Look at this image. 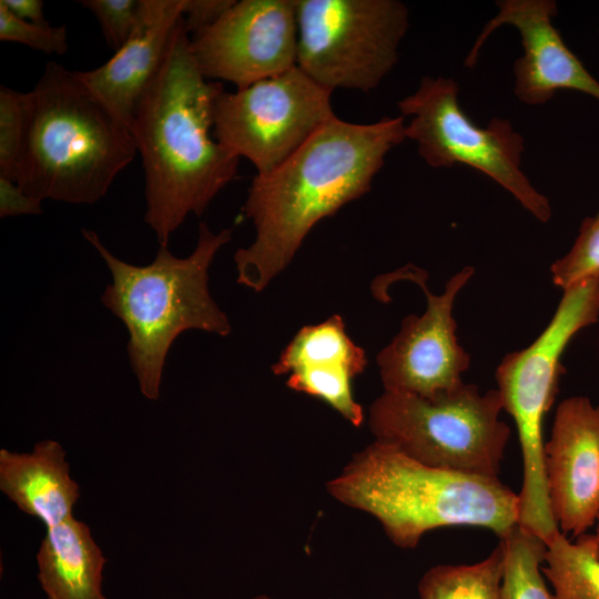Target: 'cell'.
<instances>
[{"instance_id": "cell-8", "label": "cell", "mask_w": 599, "mask_h": 599, "mask_svg": "<svg viewBox=\"0 0 599 599\" xmlns=\"http://www.w3.org/2000/svg\"><path fill=\"white\" fill-rule=\"evenodd\" d=\"M454 79L424 77L415 92L397 102L405 136L417 144L420 158L432 167L470 166L508 191L535 219L546 223L551 206L521 170L522 135L507 119L476 125L458 101Z\"/></svg>"}, {"instance_id": "cell-17", "label": "cell", "mask_w": 599, "mask_h": 599, "mask_svg": "<svg viewBox=\"0 0 599 599\" xmlns=\"http://www.w3.org/2000/svg\"><path fill=\"white\" fill-rule=\"evenodd\" d=\"M0 490L23 512L47 528L72 517L80 489L70 476L62 446L52 439L30 453L0 449Z\"/></svg>"}, {"instance_id": "cell-7", "label": "cell", "mask_w": 599, "mask_h": 599, "mask_svg": "<svg viewBox=\"0 0 599 599\" xmlns=\"http://www.w3.org/2000/svg\"><path fill=\"white\" fill-rule=\"evenodd\" d=\"M501 410L497 389L481 393L473 384L434 398L385 390L370 405L369 428L376 440L425 465L498 477L510 437Z\"/></svg>"}, {"instance_id": "cell-23", "label": "cell", "mask_w": 599, "mask_h": 599, "mask_svg": "<svg viewBox=\"0 0 599 599\" xmlns=\"http://www.w3.org/2000/svg\"><path fill=\"white\" fill-rule=\"evenodd\" d=\"M555 285L565 290L589 276L599 275V219L586 217L570 250L550 267Z\"/></svg>"}, {"instance_id": "cell-20", "label": "cell", "mask_w": 599, "mask_h": 599, "mask_svg": "<svg viewBox=\"0 0 599 599\" xmlns=\"http://www.w3.org/2000/svg\"><path fill=\"white\" fill-rule=\"evenodd\" d=\"M504 554L500 544L483 560L429 568L418 583L420 599H499Z\"/></svg>"}, {"instance_id": "cell-12", "label": "cell", "mask_w": 599, "mask_h": 599, "mask_svg": "<svg viewBox=\"0 0 599 599\" xmlns=\"http://www.w3.org/2000/svg\"><path fill=\"white\" fill-rule=\"evenodd\" d=\"M474 274L466 266L449 278L444 293L432 294L416 280L427 297L422 315L403 319L398 334L377 355L379 375L386 392L434 398L460 386L470 365V355L456 336L453 315L458 293Z\"/></svg>"}, {"instance_id": "cell-10", "label": "cell", "mask_w": 599, "mask_h": 599, "mask_svg": "<svg viewBox=\"0 0 599 599\" xmlns=\"http://www.w3.org/2000/svg\"><path fill=\"white\" fill-rule=\"evenodd\" d=\"M332 92L297 65L234 92L222 91L214 108V138L246 158L256 174H265L336 116Z\"/></svg>"}, {"instance_id": "cell-21", "label": "cell", "mask_w": 599, "mask_h": 599, "mask_svg": "<svg viewBox=\"0 0 599 599\" xmlns=\"http://www.w3.org/2000/svg\"><path fill=\"white\" fill-rule=\"evenodd\" d=\"M499 544L504 554L499 599H554L542 572L546 544L519 525Z\"/></svg>"}, {"instance_id": "cell-30", "label": "cell", "mask_w": 599, "mask_h": 599, "mask_svg": "<svg viewBox=\"0 0 599 599\" xmlns=\"http://www.w3.org/2000/svg\"><path fill=\"white\" fill-rule=\"evenodd\" d=\"M254 599H271V598L264 595H260V596H256Z\"/></svg>"}, {"instance_id": "cell-18", "label": "cell", "mask_w": 599, "mask_h": 599, "mask_svg": "<svg viewBox=\"0 0 599 599\" xmlns=\"http://www.w3.org/2000/svg\"><path fill=\"white\" fill-rule=\"evenodd\" d=\"M37 564L48 599H106L102 590L105 558L89 526L73 516L47 528Z\"/></svg>"}, {"instance_id": "cell-28", "label": "cell", "mask_w": 599, "mask_h": 599, "mask_svg": "<svg viewBox=\"0 0 599 599\" xmlns=\"http://www.w3.org/2000/svg\"><path fill=\"white\" fill-rule=\"evenodd\" d=\"M13 16L29 22H47L43 13L44 3L41 0H1Z\"/></svg>"}, {"instance_id": "cell-14", "label": "cell", "mask_w": 599, "mask_h": 599, "mask_svg": "<svg viewBox=\"0 0 599 599\" xmlns=\"http://www.w3.org/2000/svg\"><path fill=\"white\" fill-rule=\"evenodd\" d=\"M549 502L559 530L572 538L599 519V405L586 396L561 400L545 443Z\"/></svg>"}, {"instance_id": "cell-2", "label": "cell", "mask_w": 599, "mask_h": 599, "mask_svg": "<svg viewBox=\"0 0 599 599\" xmlns=\"http://www.w3.org/2000/svg\"><path fill=\"white\" fill-rule=\"evenodd\" d=\"M222 91L201 72L182 18L131 123L144 171V221L160 245L237 174L240 158L211 135Z\"/></svg>"}, {"instance_id": "cell-31", "label": "cell", "mask_w": 599, "mask_h": 599, "mask_svg": "<svg viewBox=\"0 0 599 599\" xmlns=\"http://www.w3.org/2000/svg\"><path fill=\"white\" fill-rule=\"evenodd\" d=\"M597 219H599V212L595 215Z\"/></svg>"}, {"instance_id": "cell-1", "label": "cell", "mask_w": 599, "mask_h": 599, "mask_svg": "<svg viewBox=\"0 0 599 599\" xmlns=\"http://www.w3.org/2000/svg\"><path fill=\"white\" fill-rule=\"evenodd\" d=\"M405 139L402 115L366 124L335 116L274 170L256 174L243 206L255 238L234 254L237 283L263 291L321 220L370 191Z\"/></svg>"}, {"instance_id": "cell-5", "label": "cell", "mask_w": 599, "mask_h": 599, "mask_svg": "<svg viewBox=\"0 0 599 599\" xmlns=\"http://www.w3.org/2000/svg\"><path fill=\"white\" fill-rule=\"evenodd\" d=\"M28 94L17 183L40 200L93 204L136 154L130 128L78 78L48 62Z\"/></svg>"}, {"instance_id": "cell-4", "label": "cell", "mask_w": 599, "mask_h": 599, "mask_svg": "<svg viewBox=\"0 0 599 599\" xmlns=\"http://www.w3.org/2000/svg\"><path fill=\"white\" fill-rule=\"evenodd\" d=\"M84 240L104 261L111 283L101 303L126 328V352L141 394L156 400L169 351L182 333L203 331L220 336L231 333L227 315L213 300L209 270L232 231L215 233L201 222L194 250L185 257L160 245L154 260L134 265L116 257L93 230L83 229Z\"/></svg>"}, {"instance_id": "cell-27", "label": "cell", "mask_w": 599, "mask_h": 599, "mask_svg": "<svg viewBox=\"0 0 599 599\" xmlns=\"http://www.w3.org/2000/svg\"><path fill=\"white\" fill-rule=\"evenodd\" d=\"M42 201L29 195L17 182L0 175V217L41 214Z\"/></svg>"}, {"instance_id": "cell-6", "label": "cell", "mask_w": 599, "mask_h": 599, "mask_svg": "<svg viewBox=\"0 0 599 599\" xmlns=\"http://www.w3.org/2000/svg\"><path fill=\"white\" fill-rule=\"evenodd\" d=\"M562 291L546 328L529 346L507 354L495 375L502 409L515 422L521 451L518 525L546 545L560 530L547 489L544 423L565 370L561 364L565 349L578 332L599 318V275Z\"/></svg>"}, {"instance_id": "cell-25", "label": "cell", "mask_w": 599, "mask_h": 599, "mask_svg": "<svg viewBox=\"0 0 599 599\" xmlns=\"http://www.w3.org/2000/svg\"><path fill=\"white\" fill-rule=\"evenodd\" d=\"M95 17L110 48L116 51L133 32L142 0H83L80 2Z\"/></svg>"}, {"instance_id": "cell-15", "label": "cell", "mask_w": 599, "mask_h": 599, "mask_svg": "<svg viewBox=\"0 0 599 599\" xmlns=\"http://www.w3.org/2000/svg\"><path fill=\"white\" fill-rule=\"evenodd\" d=\"M367 364L365 351L347 335L339 315L302 327L272 366L275 375H288L286 385L317 398L353 426L364 412L353 393V380Z\"/></svg>"}, {"instance_id": "cell-13", "label": "cell", "mask_w": 599, "mask_h": 599, "mask_svg": "<svg viewBox=\"0 0 599 599\" xmlns=\"http://www.w3.org/2000/svg\"><path fill=\"white\" fill-rule=\"evenodd\" d=\"M498 13L477 37L465 59L473 68L486 40L501 26L517 29L524 53L514 63V93L528 105L545 104L559 90H575L599 100V82L567 47L552 19L554 0H499Z\"/></svg>"}, {"instance_id": "cell-16", "label": "cell", "mask_w": 599, "mask_h": 599, "mask_svg": "<svg viewBox=\"0 0 599 599\" xmlns=\"http://www.w3.org/2000/svg\"><path fill=\"white\" fill-rule=\"evenodd\" d=\"M185 0H142L129 39L100 67L75 71L83 84L131 130L135 106L156 74Z\"/></svg>"}, {"instance_id": "cell-9", "label": "cell", "mask_w": 599, "mask_h": 599, "mask_svg": "<svg viewBox=\"0 0 599 599\" xmlns=\"http://www.w3.org/2000/svg\"><path fill=\"white\" fill-rule=\"evenodd\" d=\"M296 17L297 67L332 91L377 88L409 26L398 0H296Z\"/></svg>"}, {"instance_id": "cell-26", "label": "cell", "mask_w": 599, "mask_h": 599, "mask_svg": "<svg viewBox=\"0 0 599 599\" xmlns=\"http://www.w3.org/2000/svg\"><path fill=\"white\" fill-rule=\"evenodd\" d=\"M235 0H185L183 23L192 37L220 20Z\"/></svg>"}, {"instance_id": "cell-11", "label": "cell", "mask_w": 599, "mask_h": 599, "mask_svg": "<svg viewBox=\"0 0 599 599\" xmlns=\"http://www.w3.org/2000/svg\"><path fill=\"white\" fill-rule=\"evenodd\" d=\"M296 0H241L191 37L207 80L246 88L297 65Z\"/></svg>"}, {"instance_id": "cell-22", "label": "cell", "mask_w": 599, "mask_h": 599, "mask_svg": "<svg viewBox=\"0 0 599 599\" xmlns=\"http://www.w3.org/2000/svg\"><path fill=\"white\" fill-rule=\"evenodd\" d=\"M28 130V94L0 87V175L17 181Z\"/></svg>"}, {"instance_id": "cell-19", "label": "cell", "mask_w": 599, "mask_h": 599, "mask_svg": "<svg viewBox=\"0 0 599 599\" xmlns=\"http://www.w3.org/2000/svg\"><path fill=\"white\" fill-rule=\"evenodd\" d=\"M542 572L554 599H599V539L595 532L568 538L559 531L547 545Z\"/></svg>"}, {"instance_id": "cell-29", "label": "cell", "mask_w": 599, "mask_h": 599, "mask_svg": "<svg viewBox=\"0 0 599 599\" xmlns=\"http://www.w3.org/2000/svg\"><path fill=\"white\" fill-rule=\"evenodd\" d=\"M595 527H596V529H595V535H596V536L598 537V539H599V519H598V521H597V524H596Z\"/></svg>"}, {"instance_id": "cell-3", "label": "cell", "mask_w": 599, "mask_h": 599, "mask_svg": "<svg viewBox=\"0 0 599 599\" xmlns=\"http://www.w3.org/2000/svg\"><path fill=\"white\" fill-rule=\"evenodd\" d=\"M326 487L339 502L375 517L402 549L441 527H479L502 538L519 522V495L498 477L432 467L378 440Z\"/></svg>"}, {"instance_id": "cell-24", "label": "cell", "mask_w": 599, "mask_h": 599, "mask_svg": "<svg viewBox=\"0 0 599 599\" xmlns=\"http://www.w3.org/2000/svg\"><path fill=\"white\" fill-rule=\"evenodd\" d=\"M0 40L24 44L47 54L68 51L67 27H52L49 22H29L13 16L0 3Z\"/></svg>"}]
</instances>
